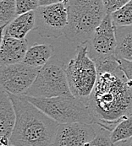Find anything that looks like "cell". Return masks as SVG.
Instances as JSON below:
<instances>
[{
	"mask_svg": "<svg viewBox=\"0 0 132 146\" xmlns=\"http://www.w3.org/2000/svg\"><path fill=\"white\" fill-rule=\"evenodd\" d=\"M117 58V57H116ZM118 62L119 64L120 68L123 70V72L125 73L127 80H128V83L129 84L132 86V62H129V61H125L123 59H119L118 58Z\"/></svg>",
	"mask_w": 132,
	"mask_h": 146,
	"instance_id": "obj_22",
	"label": "cell"
},
{
	"mask_svg": "<svg viewBox=\"0 0 132 146\" xmlns=\"http://www.w3.org/2000/svg\"><path fill=\"white\" fill-rule=\"evenodd\" d=\"M0 1H3V0H0Z\"/></svg>",
	"mask_w": 132,
	"mask_h": 146,
	"instance_id": "obj_27",
	"label": "cell"
},
{
	"mask_svg": "<svg viewBox=\"0 0 132 146\" xmlns=\"http://www.w3.org/2000/svg\"><path fill=\"white\" fill-rule=\"evenodd\" d=\"M111 18L116 27L132 26V0L119 10L111 14Z\"/></svg>",
	"mask_w": 132,
	"mask_h": 146,
	"instance_id": "obj_18",
	"label": "cell"
},
{
	"mask_svg": "<svg viewBox=\"0 0 132 146\" xmlns=\"http://www.w3.org/2000/svg\"><path fill=\"white\" fill-rule=\"evenodd\" d=\"M68 24L64 36L71 42L87 44L107 15L102 0H69Z\"/></svg>",
	"mask_w": 132,
	"mask_h": 146,
	"instance_id": "obj_3",
	"label": "cell"
},
{
	"mask_svg": "<svg viewBox=\"0 0 132 146\" xmlns=\"http://www.w3.org/2000/svg\"><path fill=\"white\" fill-rule=\"evenodd\" d=\"M107 15H111L119 10L131 0H102Z\"/></svg>",
	"mask_w": 132,
	"mask_h": 146,
	"instance_id": "obj_21",
	"label": "cell"
},
{
	"mask_svg": "<svg viewBox=\"0 0 132 146\" xmlns=\"http://www.w3.org/2000/svg\"><path fill=\"white\" fill-rule=\"evenodd\" d=\"M94 62L97 80L86 103L95 118V125L112 132L119 123L132 115V86L115 55Z\"/></svg>",
	"mask_w": 132,
	"mask_h": 146,
	"instance_id": "obj_1",
	"label": "cell"
},
{
	"mask_svg": "<svg viewBox=\"0 0 132 146\" xmlns=\"http://www.w3.org/2000/svg\"><path fill=\"white\" fill-rule=\"evenodd\" d=\"M65 0H39L40 6H47L56 3H64Z\"/></svg>",
	"mask_w": 132,
	"mask_h": 146,
	"instance_id": "obj_23",
	"label": "cell"
},
{
	"mask_svg": "<svg viewBox=\"0 0 132 146\" xmlns=\"http://www.w3.org/2000/svg\"><path fill=\"white\" fill-rule=\"evenodd\" d=\"M39 70L24 63L1 66V88L10 95L24 96L35 81Z\"/></svg>",
	"mask_w": 132,
	"mask_h": 146,
	"instance_id": "obj_8",
	"label": "cell"
},
{
	"mask_svg": "<svg viewBox=\"0 0 132 146\" xmlns=\"http://www.w3.org/2000/svg\"><path fill=\"white\" fill-rule=\"evenodd\" d=\"M65 70L72 95L86 102L97 80V65L89 55L87 45L77 46L75 56L65 65Z\"/></svg>",
	"mask_w": 132,
	"mask_h": 146,
	"instance_id": "obj_5",
	"label": "cell"
},
{
	"mask_svg": "<svg viewBox=\"0 0 132 146\" xmlns=\"http://www.w3.org/2000/svg\"><path fill=\"white\" fill-rule=\"evenodd\" d=\"M34 30L46 38H59L65 33L68 24V10L65 3L40 6L36 11Z\"/></svg>",
	"mask_w": 132,
	"mask_h": 146,
	"instance_id": "obj_7",
	"label": "cell"
},
{
	"mask_svg": "<svg viewBox=\"0 0 132 146\" xmlns=\"http://www.w3.org/2000/svg\"><path fill=\"white\" fill-rule=\"evenodd\" d=\"M113 146H122V144H121V142H119V143H117V144L113 145Z\"/></svg>",
	"mask_w": 132,
	"mask_h": 146,
	"instance_id": "obj_25",
	"label": "cell"
},
{
	"mask_svg": "<svg viewBox=\"0 0 132 146\" xmlns=\"http://www.w3.org/2000/svg\"><path fill=\"white\" fill-rule=\"evenodd\" d=\"M16 122V112L9 94L1 88L0 90V136L1 146L9 145Z\"/></svg>",
	"mask_w": 132,
	"mask_h": 146,
	"instance_id": "obj_11",
	"label": "cell"
},
{
	"mask_svg": "<svg viewBox=\"0 0 132 146\" xmlns=\"http://www.w3.org/2000/svg\"><path fill=\"white\" fill-rule=\"evenodd\" d=\"M132 138V115L119 123L111 132V140L113 145Z\"/></svg>",
	"mask_w": 132,
	"mask_h": 146,
	"instance_id": "obj_16",
	"label": "cell"
},
{
	"mask_svg": "<svg viewBox=\"0 0 132 146\" xmlns=\"http://www.w3.org/2000/svg\"><path fill=\"white\" fill-rule=\"evenodd\" d=\"M15 0L0 1V26L3 31L10 22L17 17Z\"/></svg>",
	"mask_w": 132,
	"mask_h": 146,
	"instance_id": "obj_17",
	"label": "cell"
},
{
	"mask_svg": "<svg viewBox=\"0 0 132 146\" xmlns=\"http://www.w3.org/2000/svg\"><path fill=\"white\" fill-rule=\"evenodd\" d=\"M24 96L37 98L72 96L65 68L54 62H48L40 68L35 81Z\"/></svg>",
	"mask_w": 132,
	"mask_h": 146,
	"instance_id": "obj_6",
	"label": "cell"
},
{
	"mask_svg": "<svg viewBox=\"0 0 132 146\" xmlns=\"http://www.w3.org/2000/svg\"><path fill=\"white\" fill-rule=\"evenodd\" d=\"M35 25H36L35 11H31L21 15H18L3 31H1V33L3 36H7L17 39H25L27 34L35 28Z\"/></svg>",
	"mask_w": 132,
	"mask_h": 146,
	"instance_id": "obj_13",
	"label": "cell"
},
{
	"mask_svg": "<svg viewBox=\"0 0 132 146\" xmlns=\"http://www.w3.org/2000/svg\"><path fill=\"white\" fill-rule=\"evenodd\" d=\"M15 3L17 15H21L31 11H36L40 7L39 0H15Z\"/></svg>",
	"mask_w": 132,
	"mask_h": 146,
	"instance_id": "obj_20",
	"label": "cell"
},
{
	"mask_svg": "<svg viewBox=\"0 0 132 146\" xmlns=\"http://www.w3.org/2000/svg\"><path fill=\"white\" fill-rule=\"evenodd\" d=\"M87 46L89 55L94 61L115 55L117 40L111 15H107L95 30Z\"/></svg>",
	"mask_w": 132,
	"mask_h": 146,
	"instance_id": "obj_9",
	"label": "cell"
},
{
	"mask_svg": "<svg viewBox=\"0 0 132 146\" xmlns=\"http://www.w3.org/2000/svg\"><path fill=\"white\" fill-rule=\"evenodd\" d=\"M7 146H15V145H10V144H9V145H7Z\"/></svg>",
	"mask_w": 132,
	"mask_h": 146,
	"instance_id": "obj_26",
	"label": "cell"
},
{
	"mask_svg": "<svg viewBox=\"0 0 132 146\" xmlns=\"http://www.w3.org/2000/svg\"><path fill=\"white\" fill-rule=\"evenodd\" d=\"M26 39H17L2 35L0 48L1 66L23 63L28 50Z\"/></svg>",
	"mask_w": 132,
	"mask_h": 146,
	"instance_id": "obj_12",
	"label": "cell"
},
{
	"mask_svg": "<svg viewBox=\"0 0 132 146\" xmlns=\"http://www.w3.org/2000/svg\"><path fill=\"white\" fill-rule=\"evenodd\" d=\"M117 46L115 56L125 61L132 62V26H115Z\"/></svg>",
	"mask_w": 132,
	"mask_h": 146,
	"instance_id": "obj_15",
	"label": "cell"
},
{
	"mask_svg": "<svg viewBox=\"0 0 132 146\" xmlns=\"http://www.w3.org/2000/svg\"><path fill=\"white\" fill-rule=\"evenodd\" d=\"M89 146H113L111 140V131L99 127L97 134Z\"/></svg>",
	"mask_w": 132,
	"mask_h": 146,
	"instance_id": "obj_19",
	"label": "cell"
},
{
	"mask_svg": "<svg viewBox=\"0 0 132 146\" xmlns=\"http://www.w3.org/2000/svg\"><path fill=\"white\" fill-rule=\"evenodd\" d=\"M16 122L9 143L15 146H53L59 123L24 96L10 95Z\"/></svg>",
	"mask_w": 132,
	"mask_h": 146,
	"instance_id": "obj_2",
	"label": "cell"
},
{
	"mask_svg": "<svg viewBox=\"0 0 132 146\" xmlns=\"http://www.w3.org/2000/svg\"><path fill=\"white\" fill-rule=\"evenodd\" d=\"M24 96L59 124L72 123L96 124L95 118L87 103L73 95L53 98Z\"/></svg>",
	"mask_w": 132,
	"mask_h": 146,
	"instance_id": "obj_4",
	"label": "cell"
},
{
	"mask_svg": "<svg viewBox=\"0 0 132 146\" xmlns=\"http://www.w3.org/2000/svg\"><path fill=\"white\" fill-rule=\"evenodd\" d=\"M121 144H122V146H132V138H131L128 140L121 142Z\"/></svg>",
	"mask_w": 132,
	"mask_h": 146,
	"instance_id": "obj_24",
	"label": "cell"
},
{
	"mask_svg": "<svg viewBox=\"0 0 132 146\" xmlns=\"http://www.w3.org/2000/svg\"><path fill=\"white\" fill-rule=\"evenodd\" d=\"M96 127L84 123L59 124L53 146H89L97 134Z\"/></svg>",
	"mask_w": 132,
	"mask_h": 146,
	"instance_id": "obj_10",
	"label": "cell"
},
{
	"mask_svg": "<svg viewBox=\"0 0 132 146\" xmlns=\"http://www.w3.org/2000/svg\"><path fill=\"white\" fill-rule=\"evenodd\" d=\"M53 54V47L49 44H35L28 48L23 63L41 68L49 62Z\"/></svg>",
	"mask_w": 132,
	"mask_h": 146,
	"instance_id": "obj_14",
	"label": "cell"
}]
</instances>
